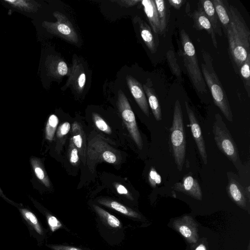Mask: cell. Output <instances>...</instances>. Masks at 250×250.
Here are the masks:
<instances>
[{
  "instance_id": "1",
  "label": "cell",
  "mask_w": 250,
  "mask_h": 250,
  "mask_svg": "<svg viewBox=\"0 0 250 250\" xmlns=\"http://www.w3.org/2000/svg\"><path fill=\"white\" fill-rule=\"evenodd\" d=\"M230 24L226 30L229 52L232 61L240 68L250 53V31L243 18L232 5L228 6Z\"/></svg>"
},
{
  "instance_id": "2",
  "label": "cell",
  "mask_w": 250,
  "mask_h": 250,
  "mask_svg": "<svg viewBox=\"0 0 250 250\" xmlns=\"http://www.w3.org/2000/svg\"><path fill=\"white\" fill-rule=\"evenodd\" d=\"M204 62L201 63V72L206 84L209 89L215 104L225 118L232 122V113L227 94L214 69L210 55L203 50Z\"/></svg>"
},
{
  "instance_id": "3",
  "label": "cell",
  "mask_w": 250,
  "mask_h": 250,
  "mask_svg": "<svg viewBox=\"0 0 250 250\" xmlns=\"http://www.w3.org/2000/svg\"><path fill=\"white\" fill-rule=\"evenodd\" d=\"M180 35L184 63L188 77L197 92L206 93L208 92L206 84L198 63L194 46L185 29L181 30Z\"/></svg>"
},
{
  "instance_id": "4",
  "label": "cell",
  "mask_w": 250,
  "mask_h": 250,
  "mask_svg": "<svg viewBox=\"0 0 250 250\" xmlns=\"http://www.w3.org/2000/svg\"><path fill=\"white\" fill-rule=\"evenodd\" d=\"M170 140L175 163L178 170L181 171L185 160L186 142L182 111L178 100L174 104Z\"/></svg>"
},
{
  "instance_id": "5",
  "label": "cell",
  "mask_w": 250,
  "mask_h": 250,
  "mask_svg": "<svg viewBox=\"0 0 250 250\" xmlns=\"http://www.w3.org/2000/svg\"><path fill=\"white\" fill-rule=\"evenodd\" d=\"M212 125L214 140L219 149L238 169L241 161L238 148L220 114L215 116Z\"/></svg>"
},
{
  "instance_id": "6",
  "label": "cell",
  "mask_w": 250,
  "mask_h": 250,
  "mask_svg": "<svg viewBox=\"0 0 250 250\" xmlns=\"http://www.w3.org/2000/svg\"><path fill=\"white\" fill-rule=\"evenodd\" d=\"M117 98V105L122 120L134 142L141 150L143 141L135 116L126 97L121 89L118 91Z\"/></svg>"
},
{
  "instance_id": "7",
  "label": "cell",
  "mask_w": 250,
  "mask_h": 250,
  "mask_svg": "<svg viewBox=\"0 0 250 250\" xmlns=\"http://www.w3.org/2000/svg\"><path fill=\"white\" fill-rule=\"evenodd\" d=\"M87 151L91 161H104L113 164L118 162L115 150L100 138H94L89 141Z\"/></svg>"
},
{
  "instance_id": "8",
  "label": "cell",
  "mask_w": 250,
  "mask_h": 250,
  "mask_svg": "<svg viewBox=\"0 0 250 250\" xmlns=\"http://www.w3.org/2000/svg\"><path fill=\"white\" fill-rule=\"evenodd\" d=\"M54 15L57 21L50 25L53 32L67 42L77 43L78 36L69 20L65 15L59 12H55Z\"/></svg>"
},
{
  "instance_id": "9",
  "label": "cell",
  "mask_w": 250,
  "mask_h": 250,
  "mask_svg": "<svg viewBox=\"0 0 250 250\" xmlns=\"http://www.w3.org/2000/svg\"><path fill=\"white\" fill-rule=\"evenodd\" d=\"M172 226L188 243H197L198 238L197 224L191 216L184 215L175 219Z\"/></svg>"
},
{
  "instance_id": "10",
  "label": "cell",
  "mask_w": 250,
  "mask_h": 250,
  "mask_svg": "<svg viewBox=\"0 0 250 250\" xmlns=\"http://www.w3.org/2000/svg\"><path fill=\"white\" fill-rule=\"evenodd\" d=\"M186 111L189 121L191 131L197 146L199 154L203 163H208V156L204 139L202 135L200 126L196 117L187 102H185Z\"/></svg>"
},
{
  "instance_id": "11",
  "label": "cell",
  "mask_w": 250,
  "mask_h": 250,
  "mask_svg": "<svg viewBox=\"0 0 250 250\" xmlns=\"http://www.w3.org/2000/svg\"><path fill=\"white\" fill-rule=\"evenodd\" d=\"M68 76L65 86L67 87L71 85L76 92L81 93L84 88L86 75L82 63L77 59L73 60Z\"/></svg>"
},
{
  "instance_id": "12",
  "label": "cell",
  "mask_w": 250,
  "mask_h": 250,
  "mask_svg": "<svg viewBox=\"0 0 250 250\" xmlns=\"http://www.w3.org/2000/svg\"><path fill=\"white\" fill-rule=\"evenodd\" d=\"M228 194L231 200L239 207L243 209L248 210L249 201L246 189L232 177L229 178V181L226 187Z\"/></svg>"
},
{
  "instance_id": "13",
  "label": "cell",
  "mask_w": 250,
  "mask_h": 250,
  "mask_svg": "<svg viewBox=\"0 0 250 250\" xmlns=\"http://www.w3.org/2000/svg\"><path fill=\"white\" fill-rule=\"evenodd\" d=\"M126 81L129 89L143 113L149 117V107L147 99L143 85L136 79L130 75L126 76Z\"/></svg>"
},
{
  "instance_id": "14",
  "label": "cell",
  "mask_w": 250,
  "mask_h": 250,
  "mask_svg": "<svg viewBox=\"0 0 250 250\" xmlns=\"http://www.w3.org/2000/svg\"><path fill=\"white\" fill-rule=\"evenodd\" d=\"M173 188L198 200L202 199V192L198 181L189 175L185 176L181 182L176 183Z\"/></svg>"
},
{
  "instance_id": "15",
  "label": "cell",
  "mask_w": 250,
  "mask_h": 250,
  "mask_svg": "<svg viewBox=\"0 0 250 250\" xmlns=\"http://www.w3.org/2000/svg\"><path fill=\"white\" fill-rule=\"evenodd\" d=\"M21 216L27 226L30 234L33 237L39 239V236L44 235L43 229L36 215L27 208L21 206L17 208Z\"/></svg>"
},
{
  "instance_id": "16",
  "label": "cell",
  "mask_w": 250,
  "mask_h": 250,
  "mask_svg": "<svg viewBox=\"0 0 250 250\" xmlns=\"http://www.w3.org/2000/svg\"><path fill=\"white\" fill-rule=\"evenodd\" d=\"M192 18L195 28L199 30H206L210 35L214 46L217 48V42L216 34L209 20L205 14L200 4H199V5L198 4L197 10L193 12Z\"/></svg>"
},
{
  "instance_id": "17",
  "label": "cell",
  "mask_w": 250,
  "mask_h": 250,
  "mask_svg": "<svg viewBox=\"0 0 250 250\" xmlns=\"http://www.w3.org/2000/svg\"><path fill=\"white\" fill-rule=\"evenodd\" d=\"M141 2L153 32L156 35L160 34V24L154 0H143Z\"/></svg>"
},
{
  "instance_id": "18",
  "label": "cell",
  "mask_w": 250,
  "mask_h": 250,
  "mask_svg": "<svg viewBox=\"0 0 250 250\" xmlns=\"http://www.w3.org/2000/svg\"><path fill=\"white\" fill-rule=\"evenodd\" d=\"M200 2L203 11L209 20L215 34L222 36L223 33L221 25L212 1L209 0H202Z\"/></svg>"
},
{
  "instance_id": "19",
  "label": "cell",
  "mask_w": 250,
  "mask_h": 250,
  "mask_svg": "<svg viewBox=\"0 0 250 250\" xmlns=\"http://www.w3.org/2000/svg\"><path fill=\"white\" fill-rule=\"evenodd\" d=\"M160 24V34L165 35L167 31L169 18V9L166 1L154 0Z\"/></svg>"
},
{
  "instance_id": "20",
  "label": "cell",
  "mask_w": 250,
  "mask_h": 250,
  "mask_svg": "<svg viewBox=\"0 0 250 250\" xmlns=\"http://www.w3.org/2000/svg\"><path fill=\"white\" fill-rule=\"evenodd\" d=\"M143 87L148 99V104H149L155 119L157 121L161 120V105L154 89L147 84H144Z\"/></svg>"
},
{
  "instance_id": "21",
  "label": "cell",
  "mask_w": 250,
  "mask_h": 250,
  "mask_svg": "<svg viewBox=\"0 0 250 250\" xmlns=\"http://www.w3.org/2000/svg\"><path fill=\"white\" fill-rule=\"evenodd\" d=\"M98 202L105 207L113 209L121 213L133 218H140V215L133 209L127 208L121 203L109 199L102 198Z\"/></svg>"
},
{
  "instance_id": "22",
  "label": "cell",
  "mask_w": 250,
  "mask_h": 250,
  "mask_svg": "<svg viewBox=\"0 0 250 250\" xmlns=\"http://www.w3.org/2000/svg\"><path fill=\"white\" fill-rule=\"evenodd\" d=\"M214 6L221 25L223 27L225 34L230 24V17L229 13L228 6L222 0H213L211 1Z\"/></svg>"
},
{
  "instance_id": "23",
  "label": "cell",
  "mask_w": 250,
  "mask_h": 250,
  "mask_svg": "<svg viewBox=\"0 0 250 250\" xmlns=\"http://www.w3.org/2000/svg\"><path fill=\"white\" fill-rule=\"evenodd\" d=\"M139 28L141 37L152 53L157 51V45L156 44L151 28L146 22L140 19Z\"/></svg>"
},
{
  "instance_id": "24",
  "label": "cell",
  "mask_w": 250,
  "mask_h": 250,
  "mask_svg": "<svg viewBox=\"0 0 250 250\" xmlns=\"http://www.w3.org/2000/svg\"><path fill=\"white\" fill-rule=\"evenodd\" d=\"M72 133L73 135L71 141L81 155H84L86 148L85 136L80 125L77 122H75L72 125Z\"/></svg>"
},
{
  "instance_id": "25",
  "label": "cell",
  "mask_w": 250,
  "mask_h": 250,
  "mask_svg": "<svg viewBox=\"0 0 250 250\" xmlns=\"http://www.w3.org/2000/svg\"><path fill=\"white\" fill-rule=\"evenodd\" d=\"M31 164L34 171L38 179L47 188L50 187L48 177L44 170L40 159L37 158H31Z\"/></svg>"
},
{
  "instance_id": "26",
  "label": "cell",
  "mask_w": 250,
  "mask_h": 250,
  "mask_svg": "<svg viewBox=\"0 0 250 250\" xmlns=\"http://www.w3.org/2000/svg\"><path fill=\"white\" fill-rule=\"evenodd\" d=\"M93 208L106 224L113 228H120L121 227L122 225L120 221L115 216L96 205H93Z\"/></svg>"
},
{
  "instance_id": "27",
  "label": "cell",
  "mask_w": 250,
  "mask_h": 250,
  "mask_svg": "<svg viewBox=\"0 0 250 250\" xmlns=\"http://www.w3.org/2000/svg\"><path fill=\"white\" fill-rule=\"evenodd\" d=\"M250 53L248 54L246 60L242 66L240 67V74L242 81L245 85V89L250 97Z\"/></svg>"
},
{
  "instance_id": "28",
  "label": "cell",
  "mask_w": 250,
  "mask_h": 250,
  "mask_svg": "<svg viewBox=\"0 0 250 250\" xmlns=\"http://www.w3.org/2000/svg\"><path fill=\"white\" fill-rule=\"evenodd\" d=\"M167 59L172 74L176 77L179 81H181V70L173 50H169L167 52Z\"/></svg>"
},
{
  "instance_id": "29",
  "label": "cell",
  "mask_w": 250,
  "mask_h": 250,
  "mask_svg": "<svg viewBox=\"0 0 250 250\" xmlns=\"http://www.w3.org/2000/svg\"><path fill=\"white\" fill-rule=\"evenodd\" d=\"M59 119L56 115L52 114L49 117L45 127V138L48 140L54 139Z\"/></svg>"
},
{
  "instance_id": "30",
  "label": "cell",
  "mask_w": 250,
  "mask_h": 250,
  "mask_svg": "<svg viewBox=\"0 0 250 250\" xmlns=\"http://www.w3.org/2000/svg\"><path fill=\"white\" fill-rule=\"evenodd\" d=\"M92 118L95 126L100 130L106 134L111 133V128L100 115L96 113H93Z\"/></svg>"
},
{
  "instance_id": "31",
  "label": "cell",
  "mask_w": 250,
  "mask_h": 250,
  "mask_svg": "<svg viewBox=\"0 0 250 250\" xmlns=\"http://www.w3.org/2000/svg\"><path fill=\"white\" fill-rule=\"evenodd\" d=\"M148 178L149 183L152 188H155L157 185L161 183V176L153 167H152L150 169Z\"/></svg>"
},
{
  "instance_id": "32",
  "label": "cell",
  "mask_w": 250,
  "mask_h": 250,
  "mask_svg": "<svg viewBox=\"0 0 250 250\" xmlns=\"http://www.w3.org/2000/svg\"><path fill=\"white\" fill-rule=\"evenodd\" d=\"M46 216L48 225L52 232H54L62 227V223L54 216L46 214Z\"/></svg>"
},
{
  "instance_id": "33",
  "label": "cell",
  "mask_w": 250,
  "mask_h": 250,
  "mask_svg": "<svg viewBox=\"0 0 250 250\" xmlns=\"http://www.w3.org/2000/svg\"><path fill=\"white\" fill-rule=\"evenodd\" d=\"M78 150L75 147L72 142L71 141L69 153V159L70 163L73 165H76L79 160Z\"/></svg>"
},
{
  "instance_id": "34",
  "label": "cell",
  "mask_w": 250,
  "mask_h": 250,
  "mask_svg": "<svg viewBox=\"0 0 250 250\" xmlns=\"http://www.w3.org/2000/svg\"><path fill=\"white\" fill-rule=\"evenodd\" d=\"M70 125L68 122L62 123L58 128L57 136L58 138H62L66 135L70 131Z\"/></svg>"
},
{
  "instance_id": "35",
  "label": "cell",
  "mask_w": 250,
  "mask_h": 250,
  "mask_svg": "<svg viewBox=\"0 0 250 250\" xmlns=\"http://www.w3.org/2000/svg\"><path fill=\"white\" fill-rule=\"evenodd\" d=\"M112 2L117 3L118 5L125 7H130L136 5L141 1L140 0H112Z\"/></svg>"
},
{
  "instance_id": "36",
  "label": "cell",
  "mask_w": 250,
  "mask_h": 250,
  "mask_svg": "<svg viewBox=\"0 0 250 250\" xmlns=\"http://www.w3.org/2000/svg\"><path fill=\"white\" fill-rule=\"evenodd\" d=\"M115 187L119 194L125 195L129 199L133 200V198L128 192V190L123 185L118 183H116L115 184Z\"/></svg>"
},
{
  "instance_id": "37",
  "label": "cell",
  "mask_w": 250,
  "mask_h": 250,
  "mask_svg": "<svg viewBox=\"0 0 250 250\" xmlns=\"http://www.w3.org/2000/svg\"><path fill=\"white\" fill-rule=\"evenodd\" d=\"M46 246L53 250H82L73 247L61 245H47Z\"/></svg>"
},
{
  "instance_id": "38",
  "label": "cell",
  "mask_w": 250,
  "mask_h": 250,
  "mask_svg": "<svg viewBox=\"0 0 250 250\" xmlns=\"http://www.w3.org/2000/svg\"><path fill=\"white\" fill-rule=\"evenodd\" d=\"M184 2L185 1L183 0H168V2L169 3V4L176 9H179L182 6Z\"/></svg>"
},
{
  "instance_id": "39",
  "label": "cell",
  "mask_w": 250,
  "mask_h": 250,
  "mask_svg": "<svg viewBox=\"0 0 250 250\" xmlns=\"http://www.w3.org/2000/svg\"><path fill=\"white\" fill-rule=\"evenodd\" d=\"M0 196L2 197L3 199H4L6 202L9 203V204H11V205L15 206L16 207L18 208L19 206H21V205H20V204H17L15 202H14L13 201L10 200L8 199L3 193L1 188H0Z\"/></svg>"
},
{
  "instance_id": "40",
  "label": "cell",
  "mask_w": 250,
  "mask_h": 250,
  "mask_svg": "<svg viewBox=\"0 0 250 250\" xmlns=\"http://www.w3.org/2000/svg\"><path fill=\"white\" fill-rule=\"evenodd\" d=\"M196 250H205V249L202 245H200Z\"/></svg>"
}]
</instances>
